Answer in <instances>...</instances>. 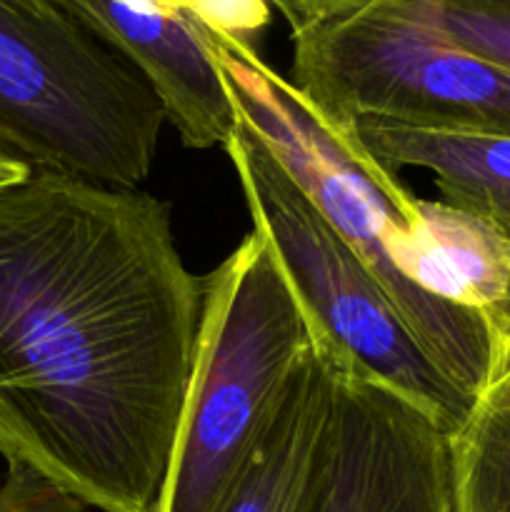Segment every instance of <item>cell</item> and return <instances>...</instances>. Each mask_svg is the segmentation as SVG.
<instances>
[{
    "label": "cell",
    "instance_id": "1",
    "mask_svg": "<svg viewBox=\"0 0 510 512\" xmlns=\"http://www.w3.org/2000/svg\"><path fill=\"white\" fill-rule=\"evenodd\" d=\"M173 213L143 188L0 185V455L100 512H155L203 318Z\"/></svg>",
    "mask_w": 510,
    "mask_h": 512
},
{
    "label": "cell",
    "instance_id": "2",
    "mask_svg": "<svg viewBox=\"0 0 510 512\" xmlns=\"http://www.w3.org/2000/svg\"><path fill=\"white\" fill-rule=\"evenodd\" d=\"M235 115L260 135L315 208L353 245L415 338L470 398L495 368L500 338L485 313L425 295L403 278L418 205L398 173L360 143L355 128L325 118L255 45L210 30Z\"/></svg>",
    "mask_w": 510,
    "mask_h": 512
},
{
    "label": "cell",
    "instance_id": "3",
    "mask_svg": "<svg viewBox=\"0 0 510 512\" xmlns=\"http://www.w3.org/2000/svg\"><path fill=\"white\" fill-rule=\"evenodd\" d=\"M203 285L198 348L155 512H223L318 343L273 243L255 225Z\"/></svg>",
    "mask_w": 510,
    "mask_h": 512
},
{
    "label": "cell",
    "instance_id": "4",
    "mask_svg": "<svg viewBox=\"0 0 510 512\" xmlns=\"http://www.w3.org/2000/svg\"><path fill=\"white\" fill-rule=\"evenodd\" d=\"M290 83L328 120L510 135V75L445 35L438 0H268Z\"/></svg>",
    "mask_w": 510,
    "mask_h": 512
},
{
    "label": "cell",
    "instance_id": "5",
    "mask_svg": "<svg viewBox=\"0 0 510 512\" xmlns=\"http://www.w3.org/2000/svg\"><path fill=\"white\" fill-rule=\"evenodd\" d=\"M165 110L65 0H0V143L33 170L140 188Z\"/></svg>",
    "mask_w": 510,
    "mask_h": 512
},
{
    "label": "cell",
    "instance_id": "6",
    "mask_svg": "<svg viewBox=\"0 0 510 512\" xmlns=\"http://www.w3.org/2000/svg\"><path fill=\"white\" fill-rule=\"evenodd\" d=\"M223 150L233 163L253 225L273 243L318 340L428 410L453 435L475 398L455 385L415 338L358 250L238 115Z\"/></svg>",
    "mask_w": 510,
    "mask_h": 512
},
{
    "label": "cell",
    "instance_id": "7",
    "mask_svg": "<svg viewBox=\"0 0 510 512\" xmlns=\"http://www.w3.org/2000/svg\"><path fill=\"white\" fill-rule=\"evenodd\" d=\"M323 345L333 363L335 400L310 512H453L443 425Z\"/></svg>",
    "mask_w": 510,
    "mask_h": 512
},
{
    "label": "cell",
    "instance_id": "8",
    "mask_svg": "<svg viewBox=\"0 0 510 512\" xmlns=\"http://www.w3.org/2000/svg\"><path fill=\"white\" fill-rule=\"evenodd\" d=\"M138 68L158 95L165 123L185 148H225L235 110L210 43L195 15L158 0H65Z\"/></svg>",
    "mask_w": 510,
    "mask_h": 512
},
{
    "label": "cell",
    "instance_id": "9",
    "mask_svg": "<svg viewBox=\"0 0 510 512\" xmlns=\"http://www.w3.org/2000/svg\"><path fill=\"white\" fill-rule=\"evenodd\" d=\"M335 373L315 343L250 455L223 512H310L323 475Z\"/></svg>",
    "mask_w": 510,
    "mask_h": 512
},
{
    "label": "cell",
    "instance_id": "10",
    "mask_svg": "<svg viewBox=\"0 0 510 512\" xmlns=\"http://www.w3.org/2000/svg\"><path fill=\"white\" fill-rule=\"evenodd\" d=\"M355 135L378 163L398 173H433L440 200L488 220L510 240V135L413 125L355 123Z\"/></svg>",
    "mask_w": 510,
    "mask_h": 512
},
{
    "label": "cell",
    "instance_id": "11",
    "mask_svg": "<svg viewBox=\"0 0 510 512\" xmlns=\"http://www.w3.org/2000/svg\"><path fill=\"white\" fill-rule=\"evenodd\" d=\"M418 220L403 278L425 295L490 318L510 288V240L478 215L443 200H415Z\"/></svg>",
    "mask_w": 510,
    "mask_h": 512
},
{
    "label": "cell",
    "instance_id": "12",
    "mask_svg": "<svg viewBox=\"0 0 510 512\" xmlns=\"http://www.w3.org/2000/svg\"><path fill=\"white\" fill-rule=\"evenodd\" d=\"M448 450L453 512H510V335Z\"/></svg>",
    "mask_w": 510,
    "mask_h": 512
},
{
    "label": "cell",
    "instance_id": "13",
    "mask_svg": "<svg viewBox=\"0 0 510 512\" xmlns=\"http://www.w3.org/2000/svg\"><path fill=\"white\" fill-rule=\"evenodd\" d=\"M438 18L458 48L510 75V0H438Z\"/></svg>",
    "mask_w": 510,
    "mask_h": 512
},
{
    "label": "cell",
    "instance_id": "14",
    "mask_svg": "<svg viewBox=\"0 0 510 512\" xmlns=\"http://www.w3.org/2000/svg\"><path fill=\"white\" fill-rule=\"evenodd\" d=\"M195 15L210 30L240 43L255 45V38L268 28L273 10L268 0H158Z\"/></svg>",
    "mask_w": 510,
    "mask_h": 512
},
{
    "label": "cell",
    "instance_id": "15",
    "mask_svg": "<svg viewBox=\"0 0 510 512\" xmlns=\"http://www.w3.org/2000/svg\"><path fill=\"white\" fill-rule=\"evenodd\" d=\"M88 505L28 465H8L0 485V512H85Z\"/></svg>",
    "mask_w": 510,
    "mask_h": 512
},
{
    "label": "cell",
    "instance_id": "16",
    "mask_svg": "<svg viewBox=\"0 0 510 512\" xmlns=\"http://www.w3.org/2000/svg\"><path fill=\"white\" fill-rule=\"evenodd\" d=\"M30 170L33 168H30L20 155H15L8 145L0 143V185L23 178V175H28Z\"/></svg>",
    "mask_w": 510,
    "mask_h": 512
},
{
    "label": "cell",
    "instance_id": "17",
    "mask_svg": "<svg viewBox=\"0 0 510 512\" xmlns=\"http://www.w3.org/2000/svg\"><path fill=\"white\" fill-rule=\"evenodd\" d=\"M490 323H493L495 333H498V338H508L510 335V288H508V295H505L503 303L495 308V313L490 315Z\"/></svg>",
    "mask_w": 510,
    "mask_h": 512
}]
</instances>
